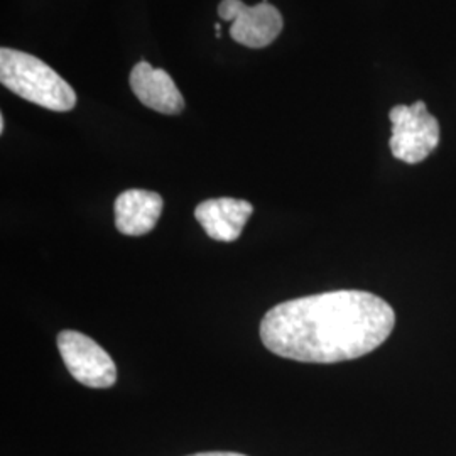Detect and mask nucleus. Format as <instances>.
<instances>
[{"mask_svg": "<svg viewBox=\"0 0 456 456\" xmlns=\"http://www.w3.org/2000/svg\"><path fill=\"white\" fill-rule=\"evenodd\" d=\"M395 313L382 297L340 289L289 299L261 323L265 348L306 363H338L370 354L389 338Z\"/></svg>", "mask_w": 456, "mask_h": 456, "instance_id": "f257e3e1", "label": "nucleus"}, {"mask_svg": "<svg viewBox=\"0 0 456 456\" xmlns=\"http://www.w3.org/2000/svg\"><path fill=\"white\" fill-rule=\"evenodd\" d=\"M0 82L20 98L54 112H69L77 94L51 66L29 53L0 49Z\"/></svg>", "mask_w": 456, "mask_h": 456, "instance_id": "f03ea898", "label": "nucleus"}, {"mask_svg": "<svg viewBox=\"0 0 456 456\" xmlns=\"http://www.w3.org/2000/svg\"><path fill=\"white\" fill-rule=\"evenodd\" d=\"M391 151L403 163L424 161L440 144V124L424 102L395 105L391 110Z\"/></svg>", "mask_w": 456, "mask_h": 456, "instance_id": "7ed1b4c3", "label": "nucleus"}, {"mask_svg": "<svg viewBox=\"0 0 456 456\" xmlns=\"http://www.w3.org/2000/svg\"><path fill=\"white\" fill-rule=\"evenodd\" d=\"M58 348L68 372L83 386L92 389L112 387L117 380V367L110 355L90 337L75 330L58 335Z\"/></svg>", "mask_w": 456, "mask_h": 456, "instance_id": "20e7f679", "label": "nucleus"}, {"mask_svg": "<svg viewBox=\"0 0 456 456\" xmlns=\"http://www.w3.org/2000/svg\"><path fill=\"white\" fill-rule=\"evenodd\" d=\"M218 16L230 20V36L247 48L269 46L282 31V16L274 5L262 0L257 5H247L242 0H222Z\"/></svg>", "mask_w": 456, "mask_h": 456, "instance_id": "39448f33", "label": "nucleus"}, {"mask_svg": "<svg viewBox=\"0 0 456 456\" xmlns=\"http://www.w3.org/2000/svg\"><path fill=\"white\" fill-rule=\"evenodd\" d=\"M254 207L245 200L213 198L196 207L198 224L216 242H235L248 222Z\"/></svg>", "mask_w": 456, "mask_h": 456, "instance_id": "423d86ee", "label": "nucleus"}, {"mask_svg": "<svg viewBox=\"0 0 456 456\" xmlns=\"http://www.w3.org/2000/svg\"><path fill=\"white\" fill-rule=\"evenodd\" d=\"M131 88L141 103L159 114L178 115L184 109V98L169 73L146 61L134 66Z\"/></svg>", "mask_w": 456, "mask_h": 456, "instance_id": "0eeeda50", "label": "nucleus"}, {"mask_svg": "<svg viewBox=\"0 0 456 456\" xmlns=\"http://www.w3.org/2000/svg\"><path fill=\"white\" fill-rule=\"evenodd\" d=\"M163 205V198L154 191L127 190L115 200V227L124 235H146L156 227Z\"/></svg>", "mask_w": 456, "mask_h": 456, "instance_id": "6e6552de", "label": "nucleus"}, {"mask_svg": "<svg viewBox=\"0 0 456 456\" xmlns=\"http://www.w3.org/2000/svg\"><path fill=\"white\" fill-rule=\"evenodd\" d=\"M190 456H245L242 453H233V452H207V453H196Z\"/></svg>", "mask_w": 456, "mask_h": 456, "instance_id": "1a4fd4ad", "label": "nucleus"}, {"mask_svg": "<svg viewBox=\"0 0 456 456\" xmlns=\"http://www.w3.org/2000/svg\"><path fill=\"white\" fill-rule=\"evenodd\" d=\"M4 129H5V118H4V115H0V132L4 134Z\"/></svg>", "mask_w": 456, "mask_h": 456, "instance_id": "9d476101", "label": "nucleus"}]
</instances>
